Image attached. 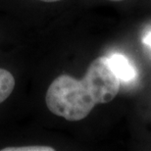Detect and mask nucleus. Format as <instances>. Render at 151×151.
<instances>
[{"instance_id":"f257e3e1","label":"nucleus","mask_w":151,"mask_h":151,"mask_svg":"<svg viewBox=\"0 0 151 151\" xmlns=\"http://www.w3.org/2000/svg\"><path fill=\"white\" fill-rule=\"evenodd\" d=\"M119 89L120 80L109 59L101 56L91 62L81 80L68 75L56 78L48 87L45 102L51 113L77 122L88 116L95 105L112 101Z\"/></svg>"},{"instance_id":"0eeeda50","label":"nucleus","mask_w":151,"mask_h":151,"mask_svg":"<svg viewBox=\"0 0 151 151\" xmlns=\"http://www.w3.org/2000/svg\"><path fill=\"white\" fill-rule=\"evenodd\" d=\"M112 1H121V0H112Z\"/></svg>"},{"instance_id":"423d86ee","label":"nucleus","mask_w":151,"mask_h":151,"mask_svg":"<svg viewBox=\"0 0 151 151\" xmlns=\"http://www.w3.org/2000/svg\"><path fill=\"white\" fill-rule=\"evenodd\" d=\"M40 1H43V2H56V1H60V0H40Z\"/></svg>"},{"instance_id":"7ed1b4c3","label":"nucleus","mask_w":151,"mask_h":151,"mask_svg":"<svg viewBox=\"0 0 151 151\" xmlns=\"http://www.w3.org/2000/svg\"><path fill=\"white\" fill-rule=\"evenodd\" d=\"M15 87V78L10 72L0 68V104L7 99Z\"/></svg>"},{"instance_id":"20e7f679","label":"nucleus","mask_w":151,"mask_h":151,"mask_svg":"<svg viewBox=\"0 0 151 151\" xmlns=\"http://www.w3.org/2000/svg\"><path fill=\"white\" fill-rule=\"evenodd\" d=\"M2 151H54V148L50 146L32 145V146H21V147H7V148H3Z\"/></svg>"},{"instance_id":"39448f33","label":"nucleus","mask_w":151,"mask_h":151,"mask_svg":"<svg viewBox=\"0 0 151 151\" xmlns=\"http://www.w3.org/2000/svg\"><path fill=\"white\" fill-rule=\"evenodd\" d=\"M142 42L151 49V31L147 32L142 37Z\"/></svg>"},{"instance_id":"f03ea898","label":"nucleus","mask_w":151,"mask_h":151,"mask_svg":"<svg viewBox=\"0 0 151 151\" xmlns=\"http://www.w3.org/2000/svg\"><path fill=\"white\" fill-rule=\"evenodd\" d=\"M110 67L115 76L124 83H131L137 77V69L129 62L125 55L121 53H113L108 56Z\"/></svg>"}]
</instances>
